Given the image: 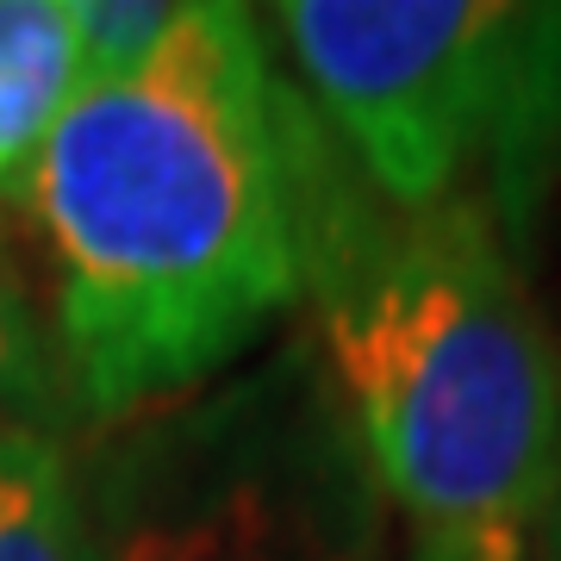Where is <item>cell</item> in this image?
I'll use <instances>...</instances> for the list:
<instances>
[{
	"mask_svg": "<svg viewBox=\"0 0 561 561\" xmlns=\"http://www.w3.org/2000/svg\"><path fill=\"white\" fill-rule=\"evenodd\" d=\"M306 131L250 7H181L144 69L81 81L25 181L76 412L194 393L306 294Z\"/></svg>",
	"mask_w": 561,
	"mask_h": 561,
	"instance_id": "cell-1",
	"label": "cell"
},
{
	"mask_svg": "<svg viewBox=\"0 0 561 561\" xmlns=\"http://www.w3.org/2000/svg\"><path fill=\"white\" fill-rule=\"evenodd\" d=\"M300 250L368 481L424 537L524 542L561 493V356L505 231L481 206H368L312 125Z\"/></svg>",
	"mask_w": 561,
	"mask_h": 561,
	"instance_id": "cell-2",
	"label": "cell"
},
{
	"mask_svg": "<svg viewBox=\"0 0 561 561\" xmlns=\"http://www.w3.org/2000/svg\"><path fill=\"white\" fill-rule=\"evenodd\" d=\"M275 32L381 206H481L524 238L561 169V7L287 0Z\"/></svg>",
	"mask_w": 561,
	"mask_h": 561,
	"instance_id": "cell-3",
	"label": "cell"
},
{
	"mask_svg": "<svg viewBox=\"0 0 561 561\" xmlns=\"http://www.w3.org/2000/svg\"><path fill=\"white\" fill-rule=\"evenodd\" d=\"M119 474L101 561H368L356 443L275 387Z\"/></svg>",
	"mask_w": 561,
	"mask_h": 561,
	"instance_id": "cell-4",
	"label": "cell"
},
{
	"mask_svg": "<svg viewBox=\"0 0 561 561\" xmlns=\"http://www.w3.org/2000/svg\"><path fill=\"white\" fill-rule=\"evenodd\" d=\"M76 94V0H0V201H25V181Z\"/></svg>",
	"mask_w": 561,
	"mask_h": 561,
	"instance_id": "cell-5",
	"label": "cell"
},
{
	"mask_svg": "<svg viewBox=\"0 0 561 561\" xmlns=\"http://www.w3.org/2000/svg\"><path fill=\"white\" fill-rule=\"evenodd\" d=\"M0 561H101L57 437L0 431Z\"/></svg>",
	"mask_w": 561,
	"mask_h": 561,
	"instance_id": "cell-6",
	"label": "cell"
},
{
	"mask_svg": "<svg viewBox=\"0 0 561 561\" xmlns=\"http://www.w3.org/2000/svg\"><path fill=\"white\" fill-rule=\"evenodd\" d=\"M62 405H69V393H62L57 350L32 324V306H25L20 280L0 268V431H38V437H50V419Z\"/></svg>",
	"mask_w": 561,
	"mask_h": 561,
	"instance_id": "cell-7",
	"label": "cell"
},
{
	"mask_svg": "<svg viewBox=\"0 0 561 561\" xmlns=\"http://www.w3.org/2000/svg\"><path fill=\"white\" fill-rule=\"evenodd\" d=\"M181 7L169 0H76V32H81V81L131 76L162 50L175 32Z\"/></svg>",
	"mask_w": 561,
	"mask_h": 561,
	"instance_id": "cell-8",
	"label": "cell"
},
{
	"mask_svg": "<svg viewBox=\"0 0 561 561\" xmlns=\"http://www.w3.org/2000/svg\"><path fill=\"white\" fill-rule=\"evenodd\" d=\"M412 561H524V542H461V537H424Z\"/></svg>",
	"mask_w": 561,
	"mask_h": 561,
	"instance_id": "cell-9",
	"label": "cell"
},
{
	"mask_svg": "<svg viewBox=\"0 0 561 561\" xmlns=\"http://www.w3.org/2000/svg\"><path fill=\"white\" fill-rule=\"evenodd\" d=\"M537 537H542V561H561V493L549 500V512L537 518Z\"/></svg>",
	"mask_w": 561,
	"mask_h": 561,
	"instance_id": "cell-10",
	"label": "cell"
}]
</instances>
